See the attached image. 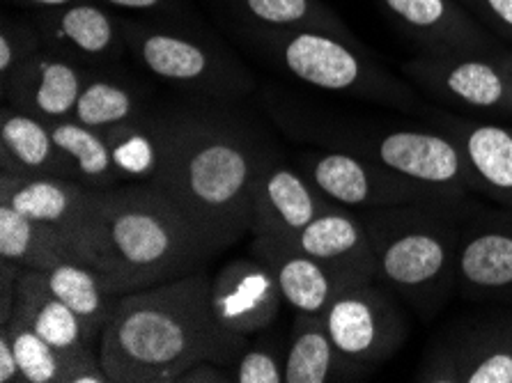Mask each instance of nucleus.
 <instances>
[{
    "instance_id": "nucleus-1",
    "label": "nucleus",
    "mask_w": 512,
    "mask_h": 383,
    "mask_svg": "<svg viewBox=\"0 0 512 383\" xmlns=\"http://www.w3.org/2000/svg\"><path fill=\"white\" fill-rule=\"evenodd\" d=\"M269 140L226 101L173 104L164 168L154 179L180 207L214 253L251 232L253 186Z\"/></svg>"
},
{
    "instance_id": "nucleus-2",
    "label": "nucleus",
    "mask_w": 512,
    "mask_h": 383,
    "mask_svg": "<svg viewBox=\"0 0 512 383\" xmlns=\"http://www.w3.org/2000/svg\"><path fill=\"white\" fill-rule=\"evenodd\" d=\"M209 285L200 269L122 294L99 342L111 383H177L200 361L235 363L248 340L216 319Z\"/></svg>"
},
{
    "instance_id": "nucleus-3",
    "label": "nucleus",
    "mask_w": 512,
    "mask_h": 383,
    "mask_svg": "<svg viewBox=\"0 0 512 383\" xmlns=\"http://www.w3.org/2000/svg\"><path fill=\"white\" fill-rule=\"evenodd\" d=\"M69 248L120 296L189 276L216 255L189 216L143 182L95 191Z\"/></svg>"
},
{
    "instance_id": "nucleus-4",
    "label": "nucleus",
    "mask_w": 512,
    "mask_h": 383,
    "mask_svg": "<svg viewBox=\"0 0 512 383\" xmlns=\"http://www.w3.org/2000/svg\"><path fill=\"white\" fill-rule=\"evenodd\" d=\"M271 113L278 127L292 138L363 156L460 205H467L476 193L460 145L437 124L434 129L386 127V124L347 120V117L340 120L297 104H276Z\"/></svg>"
},
{
    "instance_id": "nucleus-5",
    "label": "nucleus",
    "mask_w": 512,
    "mask_h": 383,
    "mask_svg": "<svg viewBox=\"0 0 512 383\" xmlns=\"http://www.w3.org/2000/svg\"><path fill=\"white\" fill-rule=\"evenodd\" d=\"M467 209L384 207L361 211L377 257V280L432 319L457 292V246Z\"/></svg>"
},
{
    "instance_id": "nucleus-6",
    "label": "nucleus",
    "mask_w": 512,
    "mask_h": 383,
    "mask_svg": "<svg viewBox=\"0 0 512 383\" xmlns=\"http://www.w3.org/2000/svg\"><path fill=\"white\" fill-rule=\"evenodd\" d=\"M262 58L310 88L402 111H423L421 97L356 42L324 30H242Z\"/></svg>"
},
{
    "instance_id": "nucleus-7",
    "label": "nucleus",
    "mask_w": 512,
    "mask_h": 383,
    "mask_svg": "<svg viewBox=\"0 0 512 383\" xmlns=\"http://www.w3.org/2000/svg\"><path fill=\"white\" fill-rule=\"evenodd\" d=\"M129 56L143 72L191 99L232 101L255 90V76L244 62L196 30L122 21Z\"/></svg>"
},
{
    "instance_id": "nucleus-8",
    "label": "nucleus",
    "mask_w": 512,
    "mask_h": 383,
    "mask_svg": "<svg viewBox=\"0 0 512 383\" xmlns=\"http://www.w3.org/2000/svg\"><path fill=\"white\" fill-rule=\"evenodd\" d=\"M395 296L379 280H368L343 289L324 310L345 381L366 377L405 345L409 326Z\"/></svg>"
},
{
    "instance_id": "nucleus-9",
    "label": "nucleus",
    "mask_w": 512,
    "mask_h": 383,
    "mask_svg": "<svg viewBox=\"0 0 512 383\" xmlns=\"http://www.w3.org/2000/svg\"><path fill=\"white\" fill-rule=\"evenodd\" d=\"M294 166L304 173L324 198L354 211L384 207H444L467 209L428 186L402 177L363 156L317 147L294 156Z\"/></svg>"
},
{
    "instance_id": "nucleus-10",
    "label": "nucleus",
    "mask_w": 512,
    "mask_h": 383,
    "mask_svg": "<svg viewBox=\"0 0 512 383\" xmlns=\"http://www.w3.org/2000/svg\"><path fill=\"white\" fill-rule=\"evenodd\" d=\"M411 85L462 111L512 117V51L423 53L402 65Z\"/></svg>"
},
{
    "instance_id": "nucleus-11",
    "label": "nucleus",
    "mask_w": 512,
    "mask_h": 383,
    "mask_svg": "<svg viewBox=\"0 0 512 383\" xmlns=\"http://www.w3.org/2000/svg\"><path fill=\"white\" fill-rule=\"evenodd\" d=\"M416 381L512 383V312L453 328L434 342Z\"/></svg>"
},
{
    "instance_id": "nucleus-12",
    "label": "nucleus",
    "mask_w": 512,
    "mask_h": 383,
    "mask_svg": "<svg viewBox=\"0 0 512 383\" xmlns=\"http://www.w3.org/2000/svg\"><path fill=\"white\" fill-rule=\"evenodd\" d=\"M457 294L512 306V209L469 211L462 218Z\"/></svg>"
},
{
    "instance_id": "nucleus-13",
    "label": "nucleus",
    "mask_w": 512,
    "mask_h": 383,
    "mask_svg": "<svg viewBox=\"0 0 512 383\" xmlns=\"http://www.w3.org/2000/svg\"><path fill=\"white\" fill-rule=\"evenodd\" d=\"M333 202L313 182L269 147L253 186L251 232L283 244H294L301 230Z\"/></svg>"
},
{
    "instance_id": "nucleus-14",
    "label": "nucleus",
    "mask_w": 512,
    "mask_h": 383,
    "mask_svg": "<svg viewBox=\"0 0 512 383\" xmlns=\"http://www.w3.org/2000/svg\"><path fill=\"white\" fill-rule=\"evenodd\" d=\"M44 49L81 67H118L127 51L122 21L99 0H79L60 10L35 12Z\"/></svg>"
},
{
    "instance_id": "nucleus-15",
    "label": "nucleus",
    "mask_w": 512,
    "mask_h": 383,
    "mask_svg": "<svg viewBox=\"0 0 512 383\" xmlns=\"http://www.w3.org/2000/svg\"><path fill=\"white\" fill-rule=\"evenodd\" d=\"M209 296L221 326L246 340L267 331L285 303L274 273L253 255L237 257L216 273Z\"/></svg>"
},
{
    "instance_id": "nucleus-16",
    "label": "nucleus",
    "mask_w": 512,
    "mask_h": 383,
    "mask_svg": "<svg viewBox=\"0 0 512 383\" xmlns=\"http://www.w3.org/2000/svg\"><path fill=\"white\" fill-rule=\"evenodd\" d=\"M400 33L425 53L494 51V35L460 0H377Z\"/></svg>"
},
{
    "instance_id": "nucleus-17",
    "label": "nucleus",
    "mask_w": 512,
    "mask_h": 383,
    "mask_svg": "<svg viewBox=\"0 0 512 383\" xmlns=\"http://www.w3.org/2000/svg\"><path fill=\"white\" fill-rule=\"evenodd\" d=\"M88 74L79 62L42 49L3 83V104L46 122L69 120Z\"/></svg>"
},
{
    "instance_id": "nucleus-18",
    "label": "nucleus",
    "mask_w": 512,
    "mask_h": 383,
    "mask_svg": "<svg viewBox=\"0 0 512 383\" xmlns=\"http://www.w3.org/2000/svg\"><path fill=\"white\" fill-rule=\"evenodd\" d=\"M294 246L327 264L349 283L377 280V257L361 211L333 202L313 223H308Z\"/></svg>"
},
{
    "instance_id": "nucleus-19",
    "label": "nucleus",
    "mask_w": 512,
    "mask_h": 383,
    "mask_svg": "<svg viewBox=\"0 0 512 383\" xmlns=\"http://www.w3.org/2000/svg\"><path fill=\"white\" fill-rule=\"evenodd\" d=\"M251 255L260 260L274 273L278 287H281L285 306L304 315H324L329 303L343 292V289L359 285L349 283L327 264L317 262L315 257L306 255L294 244H283L262 234H253Z\"/></svg>"
},
{
    "instance_id": "nucleus-20",
    "label": "nucleus",
    "mask_w": 512,
    "mask_h": 383,
    "mask_svg": "<svg viewBox=\"0 0 512 383\" xmlns=\"http://www.w3.org/2000/svg\"><path fill=\"white\" fill-rule=\"evenodd\" d=\"M434 124L460 145L476 193L512 209V127L448 115L437 117Z\"/></svg>"
},
{
    "instance_id": "nucleus-21",
    "label": "nucleus",
    "mask_w": 512,
    "mask_h": 383,
    "mask_svg": "<svg viewBox=\"0 0 512 383\" xmlns=\"http://www.w3.org/2000/svg\"><path fill=\"white\" fill-rule=\"evenodd\" d=\"M92 195L95 189L67 177L0 173V205H10L37 223L51 225L65 234L67 244L81 228Z\"/></svg>"
},
{
    "instance_id": "nucleus-22",
    "label": "nucleus",
    "mask_w": 512,
    "mask_h": 383,
    "mask_svg": "<svg viewBox=\"0 0 512 383\" xmlns=\"http://www.w3.org/2000/svg\"><path fill=\"white\" fill-rule=\"evenodd\" d=\"M0 173L67 177L69 166L53 138L51 122L3 104L0 113Z\"/></svg>"
},
{
    "instance_id": "nucleus-23",
    "label": "nucleus",
    "mask_w": 512,
    "mask_h": 383,
    "mask_svg": "<svg viewBox=\"0 0 512 383\" xmlns=\"http://www.w3.org/2000/svg\"><path fill=\"white\" fill-rule=\"evenodd\" d=\"M173 131V104H157L134 122L111 127L106 134L122 182L152 184L164 168Z\"/></svg>"
},
{
    "instance_id": "nucleus-24",
    "label": "nucleus",
    "mask_w": 512,
    "mask_h": 383,
    "mask_svg": "<svg viewBox=\"0 0 512 383\" xmlns=\"http://www.w3.org/2000/svg\"><path fill=\"white\" fill-rule=\"evenodd\" d=\"M14 317L35 328L44 340L62 351L97 349L88 338L79 315L53 292L42 271H21L17 280ZM99 351V349H97Z\"/></svg>"
},
{
    "instance_id": "nucleus-25",
    "label": "nucleus",
    "mask_w": 512,
    "mask_h": 383,
    "mask_svg": "<svg viewBox=\"0 0 512 383\" xmlns=\"http://www.w3.org/2000/svg\"><path fill=\"white\" fill-rule=\"evenodd\" d=\"M157 106L145 85L118 72V67L90 69L72 120L108 131L124 122H134Z\"/></svg>"
},
{
    "instance_id": "nucleus-26",
    "label": "nucleus",
    "mask_w": 512,
    "mask_h": 383,
    "mask_svg": "<svg viewBox=\"0 0 512 383\" xmlns=\"http://www.w3.org/2000/svg\"><path fill=\"white\" fill-rule=\"evenodd\" d=\"M46 278L53 292L79 315L90 342L99 349L104 328L120 303L115 287L97 269L76 260L56 264L51 271H46Z\"/></svg>"
},
{
    "instance_id": "nucleus-27",
    "label": "nucleus",
    "mask_w": 512,
    "mask_h": 383,
    "mask_svg": "<svg viewBox=\"0 0 512 383\" xmlns=\"http://www.w3.org/2000/svg\"><path fill=\"white\" fill-rule=\"evenodd\" d=\"M244 30H324L356 39L320 0H221Z\"/></svg>"
},
{
    "instance_id": "nucleus-28",
    "label": "nucleus",
    "mask_w": 512,
    "mask_h": 383,
    "mask_svg": "<svg viewBox=\"0 0 512 383\" xmlns=\"http://www.w3.org/2000/svg\"><path fill=\"white\" fill-rule=\"evenodd\" d=\"M0 260L14 262L23 271H51L74 260L65 234L37 223L10 205H0Z\"/></svg>"
},
{
    "instance_id": "nucleus-29",
    "label": "nucleus",
    "mask_w": 512,
    "mask_h": 383,
    "mask_svg": "<svg viewBox=\"0 0 512 383\" xmlns=\"http://www.w3.org/2000/svg\"><path fill=\"white\" fill-rule=\"evenodd\" d=\"M51 131L62 156H65L69 175H72L74 182L95 191H108L122 184L104 131L85 127V124L72 120V117L51 122Z\"/></svg>"
},
{
    "instance_id": "nucleus-30",
    "label": "nucleus",
    "mask_w": 512,
    "mask_h": 383,
    "mask_svg": "<svg viewBox=\"0 0 512 383\" xmlns=\"http://www.w3.org/2000/svg\"><path fill=\"white\" fill-rule=\"evenodd\" d=\"M329 381H345V374L324 317L297 312L285 349V383Z\"/></svg>"
},
{
    "instance_id": "nucleus-31",
    "label": "nucleus",
    "mask_w": 512,
    "mask_h": 383,
    "mask_svg": "<svg viewBox=\"0 0 512 383\" xmlns=\"http://www.w3.org/2000/svg\"><path fill=\"white\" fill-rule=\"evenodd\" d=\"M235 383H285V351L278 340H258L242 349L230 365Z\"/></svg>"
},
{
    "instance_id": "nucleus-32",
    "label": "nucleus",
    "mask_w": 512,
    "mask_h": 383,
    "mask_svg": "<svg viewBox=\"0 0 512 383\" xmlns=\"http://www.w3.org/2000/svg\"><path fill=\"white\" fill-rule=\"evenodd\" d=\"M42 49L44 44L35 19L12 17L10 12H5L0 21V83H5Z\"/></svg>"
},
{
    "instance_id": "nucleus-33",
    "label": "nucleus",
    "mask_w": 512,
    "mask_h": 383,
    "mask_svg": "<svg viewBox=\"0 0 512 383\" xmlns=\"http://www.w3.org/2000/svg\"><path fill=\"white\" fill-rule=\"evenodd\" d=\"M492 35L512 39V0H460Z\"/></svg>"
},
{
    "instance_id": "nucleus-34",
    "label": "nucleus",
    "mask_w": 512,
    "mask_h": 383,
    "mask_svg": "<svg viewBox=\"0 0 512 383\" xmlns=\"http://www.w3.org/2000/svg\"><path fill=\"white\" fill-rule=\"evenodd\" d=\"M230 379V370L214 363V361H200L193 367H189L177 383H226Z\"/></svg>"
},
{
    "instance_id": "nucleus-35",
    "label": "nucleus",
    "mask_w": 512,
    "mask_h": 383,
    "mask_svg": "<svg viewBox=\"0 0 512 383\" xmlns=\"http://www.w3.org/2000/svg\"><path fill=\"white\" fill-rule=\"evenodd\" d=\"M0 383H23V374L14 354V347L3 328H0Z\"/></svg>"
},
{
    "instance_id": "nucleus-36",
    "label": "nucleus",
    "mask_w": 512,
    "mask_h": 383,
    "mask_svg": "<svg viewBox=\"0 0 512 383\" xmlns=\"http://www.w3.org/2000/svg\"><path fill=\"white\" fill-rule=\"evenodd\" d=\"M106 5L108 10H120V12H168L173 7L175 0H99Z\"/></svg>"
},
{
    "instance_id": "nucleus-37",
    "label": "nucleus",
    "mask_w": 512,
    "mask_h": 383,
    "mask_svg": "<svg viewBox=\"0 0 512 383\" xmlns=\"http://www.w3.org/2000/svg\"><path fill=\"white\" fill-rule=\"evenodd\" d=\"M10 3L26 7V10H33V12H46V10H60V7L79 3V0H10Z\"/></svg>"
}]
</instances>
